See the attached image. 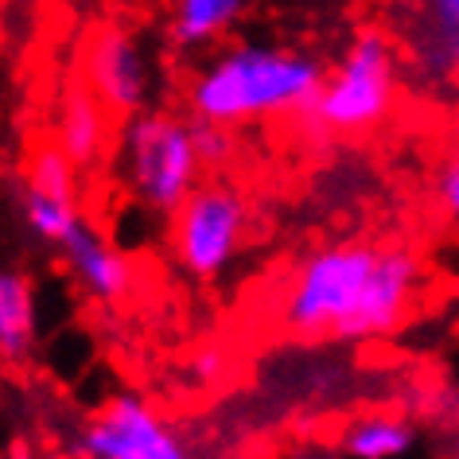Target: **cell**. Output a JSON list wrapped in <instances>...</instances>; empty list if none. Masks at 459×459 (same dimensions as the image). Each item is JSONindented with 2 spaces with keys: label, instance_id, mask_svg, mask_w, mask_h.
I'll return each instance as SVG.
<instances>
[{
  "label": "cell",
  "instance_id": "cell-4",
  "mask_svg": "<svg viewBox=\"0 0 459 459\" xmlns=\"http://www.w3.org/2000/svg\"><path fill=\"white\" fill-rule=\"evenodd\" d=\"M113 168H117L125 199L136 211L152 218H171L206 176L195 117L187 109L176 113L152 106L136 117L117 121Z\"/></svg>",
  "mask_w": 459,
  "mask_h": 459
},
{
  "label": "cell",
  "instance_id": "cell-11",
  "mask_svg": "<svg viewBox=\"0 0 459 459\" xmlns=\"http://www.w3.org/2000/svg\"><path fill=\"white\" fill-rule=\"evenodd\" d=\"M117 117L78 82L63 94L59 113H55V136L51 141L63 148L82 171L101 168L117 148Z\"/></svg>",
  "mask_w": 459,
  "mask_h": 459
},
{
  "label": "cell",
  "instance_id": "cell-5",
  "mask_svg": "<svg viewBox=\"0 0 459 459\" xmlns=\"http://www.w3.org/2000/svg\"><path fill=\"white\" fill-rule=\"evenodd\" d=\"M168 254L191 281H222L242 261L254 238V203L226 176L203 179L179 211L164 218Z\"/></svg>",
  "mask_w": 459,
  "mask_h": 459
},
{
  "label": "cell",
  "instance_id": "cell-9",
  "mask_svg": "<svg viewBox=\"0 0 459 459\" xmlns=\"http://www.w3.org/2000/svg\"><path fill=\"white\" fill-rule=\"evenodd\" d=\"M63 261V269L71 273L78 292L98 307H121L136 289V269L129 254L117 246V238L109 234L101 222L82 214L78 222L63 234V242L51 249Z\"/></svg>",
  "mask_w": 459,
  "mask_h": 459
},
{
  "label": "cell",
  "instance_id": "cell-17",
  "mask_svg": "<svg viewBox=\"0 0 459 459\" xmlns=\"http://www.w3.org/2000/svg\"><path fill=\"white\" fill-rule=\"evenodd\" d=\"M63 459H78V455H63Z\"/></svg>",
  "mask_w": 459,
  "mask_h": 459
},
{
  "label": "cell",
  "instance_id": "cell-1",
  "mask_svg": "<svg viewBox=\"0 0 459 459\" xmlns=\"http://www.w3.org/2000/svg\"><path fill=\"white\" fill-rule=\"evenodd\" d=\"M424 289L409 246L327 242L296 261L281 284L277 319L296 339L370 342L405 327Z\"/></svg>",
  "mask_w": 459,
  "mask_h": 459
},
{
  "label": "cell",
  "instance_id": "cell-16",
  "mask_svg": "<svg viewBox=\"0 0 459 459\" xmlns=\"http://www.w3.org/2000/svg\"><path fill=\"white\" fill-rule=\"evenodd\" d=\"M195 129H199V152L206 160V171H222L238 152V133L222 129V125H203V121H195Z\"/></svg>",
  "mask_w": 459,
  "mask_h": 459
},
{
  "label": "cell",
  "instance_id": "cell-12",
  "mask_svg": "<svg viewBox=\"0 0 459 459\" xmlns=\"http://www.w3.org/2000/svg\"><path fill=\"white\" fill-rule=\"evenodd\" d=\"M254 0H171L168 43L179 55H206L234 36Z\"/></svg>",
  "mask_w": 459,
  "mask_h": 459
},
{
  "label": "cell",
  "instance_id": "cell-18",
  "mask_svg": "<svg viewBox=\"0 0 459 459\" xmlns=\"http://www.w3.org/2000/svg\"><path fill=\"white\" fill-rule=\"evenodd\" d=\"M444 459H455V455H444Z\"/></svg>",
  "mask_w": 459,
  "mask_h": 459
},
{
  "label": "cell",
  "instance_id": "cell-10",
  "mask_svg": "<svg viewBox=\"0 0 459 459\" xmlns=\"http://www.w3.org/2000/svg\"><path fill=\"white\" fill-rule=\"evenodd\" d=\"M405 63L424 86L459 82V0H409Z\"/></svg>",
  "mask_w": 459,
  "mask_h": 459
},
{
  "label": "cell",
  "instance_id": "cell-3",
  "mask_svg": "<svg viewBox=\"0 0 459 459\" xmlns=\"http://www.w3.org/2000/svg\"><path fill=\"white\" fill-rule=\"evenodd\" d=\"M405 90V51L389 28L366 24L331 59L319 98L304 113L300 129L312 141H359L377 133L397 113Z\"/></svg>",
  "mask_w": 459,
  "mask_h": 459
},
{
  "label": "cell",
  "instance_id": "cell-14",
  "mask_svg": "<svg viewBox=\"0 0 459 459\" xmlns=\"http://www.w3.org/2000/svg\"><path fill=\"white\" fill-rule=\"evenodd\" d=\"M39 342V300L24 269L0 273V359L24 366Z\"/></svg>",
  "mask_w": 459,
  "mask_h": 459
},
{
  "label": "cell",
  "instance_id": "cell-15",
  "mask_svg": "<svg viewBox=\"0 0 459 459\" xmlns=\"http://www.w3.org/2000/svg\"><path fill=\"white\" fill-rule=\"evenodd\" d=\"M432 195H436V206H440L444 222L459 234V144L447 148V152L440 156V164H436Z\"/></svg>",
  "mask_w": 459,
  "mask_h": 459
},
{
  "label": "cell",
  "instance_id": "cell-8",
  "mask_svg": "<svg viewBox=\"0 0 459 459\" xmlns=\"http://www.w3.org/2000/svg\"><path fill=\"white\" fill-rule=\"evenodd\" d=\"M16 214L31 242L55 249L63 234L82 218V168L55 141L36 144L20 168Z\"/></svg>",
  "mask_w": 459,
  "mask_h": 459
},
{
  "label": "cell",
  "instance_id": "cell-2",
  "mask_svg": "<svg viewBox=\"0 0 459 459\" xmlns=\"http://www.w3.org/2000/svg\"><path fill=\"white\" fill-rule=\"evenodd\" d=\"M327 66L304 48L265 39H238L206 51L183 86V109L203 125H249L304 117L319 98Z\"/></svg>",
  "mask_w": 459,
  "mask_h": 459
},
{
  "label": "cell",
  "instance_id": "cell-6",
  "mask_svg": "<svg viewBox=\"0 0 459 459\" xmlns=\"http://www.w3.org/2000/svg\"><path fill=\"white\" fill-rule=\"evenodd\" d=\"M78 459H195L187 432L144 394L121 389L78 424Z\"/></svg>",
  "mask_w": 459,
  "mask_h": 459
},
{
  "label": "cell",
  "instance_id": "cell-13",
  "mask_svg": "<svg viewBox=\"0 0 459 459\" xmlns=\"http://www.w3.org/2000/svg\"><path fill=\"white\" fill-rule=\"evenodd\" d=\"M417 420L405 409H359L339 429V452L347 459H401L417 444Z\"/></svg>",
  "mask_w": 459,
  "mask_h": 459
},
{
  "label": "cell",
  "instance_id": "cell-7",
  "mask_svg": "<svg viewBox=\"0 0 459 459\" xmlns=\"http://www.w3.org/2000/svg\"><path fill=\"white\" fill-rule=\"evenodd\" d=\"M78 71H82V86L117 121L156 106L160 63L141 31L121 24V20H109V24H98L90 31Z\"/></svg>",
  "mask_w": 459,
  "mask_h": 459
}]
</instances>
